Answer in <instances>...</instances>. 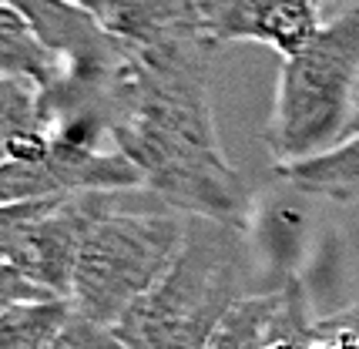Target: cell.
I'll return each mask as SVG.
<instances>
[{"label": "cell", "mask_w": 359, "mask_h": 349, "mask_svg": "<svg viewBox=\"0 0 359 349\" xmlns=\"http://www.w3.org/2000/svg\"><path fill=\"white\" fill-rule=\"evenodd\" d=\"M245 299V245L235 225L188 219L185 249L114 333L131 349H205L219 322Z\"/></svg>", "instance_id": "1"}, {"label": "cell", "mask_w": 359, "mask_h": 349, "mask_svg": "<svg viewBox=\"0 0 359 349\" xmlns=\"http://www.w3.org/2000/svg\"><path fill=\"white\" fill-rule=\"evenodd\" d=\"M359 104V4L332 17L306 48L282 57L262 144L276 168L346 142Z\"/></svg>", "instance_id": "2"}, {"label": "cell", "mask_w": 359, "mask_h": 349, "mask_svg": "<svg viewBox=\"0 0 359 349\" xmlns=\"http://www.w3.org/2000/svg\"><path fill=\"white\" fill-rule=\"evenodd\" d=\"M128 191L104 219H97L81 245L71 306L97 326H118L135 302L151 292L175 266L188 238V215L168 205L135 208Z\"/></svg>", "instance_id": "3"}, {"label": "cell", "mask_w": 359, "mask_h": 349, "mask_svg": "<svg viewBox=\"0 0 359 349\" xmlns=\"http://www.w3.org/2000/svg\"><path fill=\"white\" fill-rule=\"evenodd\" d=\"M111 144L125 151L144 174V189L188 219L235 225L242 228L249 195L222 144H205L175 131L111 121Z\"/></svg>", "instance_id": "4"}, {"label": "cell", "mask_w": 359, "mask_h": 349, "mask_svg": "<svg viewBox=\"0 0 359 349\" xmlns=\"http://www.w3.org/2000/svg\"><path fill=\"white\" fill-rule=\"evenodd\" d=\"M346 7L343 0H202V24L212 48L255 41L292 57Z\"/></svg>", "instance_id": "5"}, {"label": "cell", "mask_w": 359, "mask_h": 349, "mask_svg": "<svg viewBox=\"0 0 359 349\" xmlns=\"http://www.w3.org/2000/svg\"><path fill=\"white\" fill-rule=\"evenodd\" d=\"M128 191H81L64 195L57 205L34 225L24 249L17 252L14 269H20L37 286L50 289L54 296L71 299L74 266H78L81 245L97 219H104L111 208L125 198Z\"/></svg>", "instance_id": "6"}, {"label": "cell", "mask_w": 359, "mask_h": 349, "mask_svg": "<svg viewBox=\"0 0 359 349\" xmlns=\"http://www.w3.org/2000/svg\"><path fill=\"white\" fill-rule=\"evenodd\" d=\"M84 7L128 50H165L208 41L202 0H88Z\"/></svg>", "instance_id": "7"}, {"label": "cell", "mask_w": 359, "mask_h": 349, "mask_svg": "<svg viewBox=\"0 0 359 349\" xmlns=\"http://www.w3.org/2000/svg\"><path fill=\"white\" fill-rule=\"evenodd\" d=\"M276 172L292 185V189L316 195V198H329V202H359V135L339 142L316 158L285 165Z\"/></svg>", "instance_id": "8"}, {"label": "cell", "mask_w": 359, "mask_h": 349, "mask_svg": "<svg viewBox=\"0 0 359 349\" xmlns=\"http://www.w3.org/2000/svg\"><path fill=\"white\" fill-rule=\"evenodd\" d=\"M0 74L34 78L44 88H54L61 81V61L37 41L31 24L4 0H0Z\"/></svg>", "instance_id": "9"}, {"label": "cell", "mask_w": 359, "mask_h": 349, "mask_svg": "<svg viewBox=\"0 0 359 349\" xmlns=\"http://www.w3.org/2000/svg\"><path fill=\"white\" fill-rule=\"evenodd\" d=\"M71 316V299L14 306L0 313V349H50Z\"/></svg>", "instance_id": "10"}, {"label": "cell", "mask_w": 359, "mask_h": 349, "mask_svg": "<svg viewBox=\"0 0 359 349\" xmlns=\"http://www.w3.org/2000/svg\"><path fill=\"white\" fill-rule=\"evenodd\" d=\"M44 95L47 88L34 78L0 74V148L44 128Z\"/></svg>", "instance_id": "11"}, {"label": "cell", "mask_w": 359, "mask_h": 349, "mask_svg": "<svg viewBox=\"0 0 359 349\" xmlns=\"http://www.w3.org/2000/svg\"><path fill=\"white\" fill-rule=\"evenodd\" d=\"M61 198L64 195H57V198H31V202L0 205V266H14L17 252L24 249V242H27V235L34 232V225L41 222Z\"/></svg>", "instance_id": "12"}, {"label": "cell", "mask_w": 359, "mask_h": 349, "mask_svg": "<svg viewBox=\"0 0 359 349\" xmlns=\"http://www.w3.org/2000/svg\"><path fill=\"white\" fill-rule=\"evenodd\" d=\"M50 349H131V346L111 326H97V322L74 313Z\"/></svg>", "instance_id": "13"}, {"label": "cell", "mask_w": 359, "mask_h": 349, "mask_svg": "<svg viewBox=\"0 0 359 349\" xmlns=\"http://www.w3.org/2000/svg\"><path fill=\"white\" fill-rule=\"evenodd\" d=\"M309 349H359V302L346 306L343 313L316 319Z\"/></svg>", "instance_id": "14"}, {"label": "cell", "mask_w": 359, "mask_h": 349, "mask_svg": "<svg viewBox=\"0 0 359 349\" xmlns=\"http://www.w3.org/2000/svg\"><path fill=\"white\" fill-rule=\"evenodd\" d=\"M50 299H61L54 296L50 289L37 286L34 279H27L20 269L14 266H0V313L14 309V306H27V302H50Z\"/></svg>", "instance_id": "15"}, {"label": "cell", "mask_w": 359, "mask_h": 349, "mask_svg": "<svg viewBox=\"0 0 359 349\" xmlns=\"http://www.w3.org/2000/svg\"><path fill=\"white\" fill-rule=\"evenodd\" d=\"M353 135H359V104H356V114H353V125L346 131V138H353Z\"/></svg>", "instance_id": "16"}, {"label": "cell", "mask_w": 359, "mask_h": 349, "mask_svg": "<svg viewBox=\"0 0 359 349\" xmlns=\"http://www.w3.org/2000/svg\"><path fill=\"white\" fill-rule=\"evenodd\" d=\"M74 4H81V7H84V4H88V0H74Z\"/></svg>", "instance_id": "17"}]
</instances>
